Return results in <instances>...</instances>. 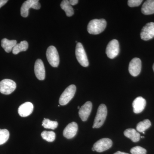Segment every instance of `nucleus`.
Wrapping results in <instances>:
<instances>
[{"mask_svg":"<svg viewBox=\"0 0 154 154\" xmlns=\"http://www.w3.org/2000/svg\"><path fill=\"white\" fill-rule=\"evenodd\" d=\"M107 25V22L104 19H94L89 22L88 31L90 34L97 35L103 32Z\"/></svg>","mask_w":154,"mask_h":154,"instance_id":"1","label":"nucleus"},{"mask_svg":"<svg viewBox=\"0 0 154 154\" xmlns=\"http://www.w3.org/2000/svg\"><path fill=\"white\" fill-rule=\"evenodd\" d=\"M107 108L106 105L101 104L97 110V114L94 120L93 128H98L103 125L107 115Z\"/></svg>","mask_w":154,"mask_h":154,"instance_id":"2","label":"nucleus"},{"mask_svg":"<svg viewBox=\"0 0 154 154\" xmlns=\"http://www.w3.org/2000/svg\"><path fill=\"white\" fill-rule=\"evenodd\" d=\"M76 88L75 85L69 86L64 91L59 99V104L61 105H65L73 98L75 94Z\"/></svg>","mask_w":154,"mask_h":154,"instance_id":"3","label":"nucleus"},{"mask_svg":"<svg viewBox=\"0 0 154 154\" xmlns=\"http://www.w3.org/2000/svg\"><path fill=\"white\" fill-rule=\"evenodd\" d=\"M46 55L50 64L54 67H57L59 64L60 58L56 48L54 46H49L47 48Z\"/></svg>","mask_w":154,"mask_h":154,"instance_id":"4","label":"nucleus"},{"mask_svg":"<svg viewBox=\"0 0 154 154\" xmlns=\"http://www.w3.org/2000/svg\"><path fill=\"white\" fill-rule=\"evenodd\" d=\"M76 57L79 63L83 67H88L89 66V61L85 51L82 44L78 42L76 46Z\"/></svg>","mask_w":154,"mask_h":154,"instance_id":"5","label":"nucleus"},{"mask_svg":"<svg viewBox=\"0 0 154 154\" xmlns=\"http://www.w3.org/2000/svg\"><path fill=\"white\" fill-rule=\"evenodd\" d=\"M38 0H27L22 4L21 8V14L22 17H28L29 14V10L30 8L39 10L41 8V5L38 2Z\"/></svg>","mask_w":154,"mask_h":154,"instance_id":"6","label":"nucleus"},{"mask_svg":"<svg viewBox=\"0 0 154 154\" xmlns=\"http://www.w3.org/2000/svg\"><path fill=\"white\" fill-rule=\"evenodd\" d=\"M17 88L16 83L13 80L5 79L0 82V92L5 95L12 94Z\"/></svg>","mask_w":154,"mask_h":154,"instance_id":"7","label":"nucleus"},{"mask_svg":"<svg viewBox=\"0 0 154 154\" xmlns=\"http://www.w3.org/2000/svg\"><path fill=\"white\" fill-rule=\"evenodd\" d=\"M119 52V45L118 40L113 39L107 45L106 53L109 58L113 59L118 55Z\"/></svg>","mask_w":154,"mask_h":154,"instance_id":"8","label":"nucleus"},{"mask_svg":"<svg viewBox=\"0 0 154 154\" xmlns=\"http://www.w3.org/2000/svg\"><path fill=\"white\" fill-rule=\"evenodd\" d=\"M113 145V142L109 138H102L97 141L94 145V148L98 152H102L110 148Z\"/></svg>","mask_w":154,"mask_h":154,"instance_id":"9","label":"nucleus"},{"mask_svg":"<svg viewBox=\"0 0 154 154\" xmlns=\"http://www.w3.org/2000/svg\"><path fill=\"white\" fill-rule=\"evenodd\" d=\"M140 37L145 41L154 37V22H149L144 26L141 31Z\"/></svg>","mask_w":154,"mask_h":154,"instance_id":"10","label":"nucleus"},{"mask_svg":"<svg viewBox=\"0 0 154 154\" xmlns=\"http://www.w3.org/2000/svg\"><path fill=\"white\" fill-rule=\"evenodd\" d=\"M141 61L139 58H134L131 61L128 67L130 74L134 77H136L140 73L141 70Z\"/></svg>","mask_w":154,"mask_h":154,"instance_id":"11","label":"nucleus"},{"mask_svg":"<svg viewBox=\"0 0 154 154\" xmlns=\"http://www.w3.org/2000/svg\"><path fill=\"white\" fill-rule=\"evenodd\" d=\"M92 102L88 101L80 107L79 112V115L83 121L85 122L88 120L92 111Z\"/></svg>","mask_w":154,"mask_h":154,"instance_id":"12","label":"nucleus"},{"mask_svg":"<svg viewBox=\"0 0 154 154\" xmlns=\"http://www.w3.org/2000/svg\"><path fill=\"white\" fill-rule=\"evenodd\" d=\"M34 72L36 78L38 80H43L45 79V69L42 61L37 59L34 65Z\"/></svg>","mask_w":154,"mask_h":154,"instance_id":"13","label":"nucleus"},{"mask_svg":"<svg viewBox=\"0 0 154 154\" xmlns=\"http://www.w3.org/2000/svg\"><path fill=\"white\" fill-rule=\"evenodd\" d=\"M78 130V125L75 122H72L68 125L64 129L63 135L67 139H71L76 134Z\"/></svg>","mask_w":154,"mask_h":154,"instance_id":"14","label":"nucleus"},{"mask_svg":"<svg viewBox=\"0 0 154 154\" xmlns=\"http://www.w3.org/2000/svg\"><path fill=\"white\" fill-rule=\"evenodd\" d=\"M33 110V105L31 102H27L20 105L18 109L19 115L22 117H27L31 114Z\"/></svg>","mask_w":154,"mask_h":154,"instance_id":"15","label":"nucleus"},{"mask_svg":"<svg viewBox=\"0 0 154 154\" xmlns=\"http://www.w3.org/2000/svg\"><path fill=\"white\" fill-rule=\"evenodd\" d=\"M146 105L145 99L142 97H138L134 99L132 103L134 112L135 113H139L142 112Z\"/></svg>","mask_w":154,"mask_h":154,"instance_id":"16","label":"nucleus"},{"mask_svg":"<svg viewBox=\"0 0 154 154\" xmlns=\"http://www.w3.org/2000/svg\"><path fill=\"white\" fill-rule=\"evenodd\" d=\"M143 14L146 15L154 14V0L146 1L141 8Z\"/></svg>","mask_w":154,"mask_h":154,"instance_id":"17","label":"nucleus"},{"mask_svg":"<svg viewBox=\"0 0 154 154\" xmlns=\"http://www.w3.org/2000/svg\"><path fill=\"white\" fill-rule=\"evenodd\" d=\"M124 135L131 140L133 142H137L140 140V135L138 132L134 128H128L125 131Z\"/></svg>","mask_w":154,"mask_h":154,"instance_id":"18","label":"nucleus"},{"mask_svg":"<svg viewBox=\"0 0 154 154\" xmlns=\"http://www.w3.org/2000/svg\"><path fill=\"white\" fill-rule=\"evenodd\" d=\"M17 44V41L16 40H10L6 38L2 39L1 42L2 47L7 53L11 52Z\"/></svg>","mask_w":154,"mask_h":154,"instance_id":"19","label":"nucleus"},{"mask_svg":"<svg viewBox=\"0 0 154 154\" xmlns=\"http://www.w3.org/2000/svg\"><path fill=\"white\" fill-rule=\"evenodd\" d=\"M60 7L66 14L68 17H70L73 15L74 11L69 2L68 0H63L60 4Z\"/></svg>","mask_w":154,"mask_h":154,"instance_id":"20","label":"nucleus"},{"mask_svg":"<svg viewBox=\"0 0 154 154\" xmlns=\"http://www.w3.org/2000/svg\"><path fill=\"white\" fill-rule=\"evenodd\" d=\"M28 48V43L26 41L21 42L20 43L17 44L13 48V53L14 54H17L19 52L25 51L27 50Z\"/></svg>","mask_w":154,"mask_h":154,"instance_id":"21","label":"nucleus"},{"mask_svg":"<svg viewBox=\"0 0 154 154\" xmlns=\"http://www.w3.org/2000/svg\"><path fill=\"white\" fill-rule=\"evenodd\" d=\"M151 125V123L149 119H145L143 121L140 122L137 126V130L138 132H143Z\"/></svg>","mask_w":154,"mask_h":154,"instance_id":"22","label":"nucleus"},{"mask_svg":"<svg viewBox=\"0 0 154 154\" xmlns=\"http://www.w3.org/2000/svg\"><path fill=\"white\" fill-rule=\"evenodd\" d=\"M42 125L44 128L54 130L57 128L58 122L56 121H51L48 119L44 118L42 122Z\"/></svg>","mask_w":154,"mask_h":154,"instance_id":"23","label":"nucleus"},{"mask_svg":"<svg viewBox=\"0 0 154 154\" xmlns=\"http://www.w3.org/2000/svg\"><path fill=\"white\" fill-rule=\"evenodd\" d=\"M41 136L45 140L52 142L55 140V134L53 131H44L42 133Z\"/></svg>","mask_w":154,"mask_h":154,"instance_id":"24","label":"nucleus"},{"mask_svg":"<svg viewBox=\"0 0 154 154\" xmlns=\"http://www.w3.org/2000/svg\"><path fill=\"white\" fill-rule=\"evenodd\" d=\"M10 137V133L6 129H0V145L7 142Z\"/></svg>","mask_w":154,"mask_h":154,"instance_id":"25","label":"nucleus"},{"mask_svg":"<svg viewBox=\"0 0 154 154\" xmlns=\"http://www.w3.org/2000/svg\"><path fill=\"white\" fill-rule=\"evenodd\" d=\"M131 153L132 154H146V150L142 147L137 146L131 149Z\"/></svg>","mask_w":154,"mask_h":154,"instance_id":"26","label":"nucleus"},{"mask_svg":"<svg viewBox=\"0 0 154 154\" xmlns=\"http://www.w3.org/2000/svg\"><path fill=\"white\" fill-rule=\"evenodd\" d=\"M142 2V0H128V5L131 8L138 7L140 5Z\"/></svg>","mask_w":154,"mask_h":154,"instance_id":"27","label":"nucleus"},{"mask_svg":"<svg viewBox=\"0 0 154 154\" xmlns=\"http://www.w3.org/2000/svg\"><path fill=\"white\" fill-rule=\"evenodd\" d=\"M70 4L72 6L75 5L79 3V1L78 0H70L69 1Z\"/></svg>","mask_w":154,"mask_h":154,"instance_id":"28","label":"nucleus"},{"mask_svg":"<svg viewBox=\"0 0 154 154\" xmlns=\"http://www.w3.org/2000/svg\"><path fill=\"white\" fill-rule=\"evenodd\" d=\"M8 0H0V8L8 2Z\"/></svg>","mask_w":154,"mask_h":154,"instance_id":"29","label":"nucleus"},{"mask_svg":"<svg viewBox=\"0 0 154 154\" xmlns=\"http://www.w3.org/2000/svg\"><path fill=\"white\" fill-rule=\"evenodd\" d=\"M114 154H129L128 153H127L124 152H121L120 151H118L116 152Z\"/></svg>","mask_w":154,"mask_h":154,"instance_id":"30","label":"nucleus"},{"mask_svg":"<svg viewBox=\"0 0 154 154\" xmlns=\"http://www.w3.org/2000/svg\"><path fill=\"white\" fill-rule=\"evenodd\" d=\"M92 150L93 151H95V149L94 148V147L92 148Z\"/></svg>","mask_w":154,"mask_h":154,"instance_id":"31","label":"nucleus"},{"mask_svg":"<svg viewBox=\"0 0 154 154\" xmlns=\"http://www.w3.org/2000/svg\"><path fill=\"white\" fill-rule=\"evenodd\" d=\"M153 69L154 72V63L153 65Z\"/></svg>","mask_w":154,"mask_h":154,"instance_id":"32","label":"nucleus"},{"mask_svg":"<svg viewBox=\"0 0 154 154\" xmlns=\"http://www.w3.org/2000/svg\"><path fill=\"white\" fill-rule=\"evenodd\" d=\"M80 107H79V106H78V109H80Z\"/></svg>","mask_w":154,"mask_h":154,"instance_id":"33","label":"nucleus"},{"mask_svg":"<svg viewBox=\"0 0 154 154\" xmlns=\"http://www.w3.org/2000/svg\"><path fill=\"white\" fill-rule=\"evenodd\" d=\"M141 138H144V137L140 136Z\"/></svg>","mask_w":154,"mask_h":154,"instance_id":"34","label":"nucleus"},{"mask_svg":"<svg viewBox=\"0 0 154 154\" xmlns=\"http://www.w3.org/2000/svg\"><path fill=\"white\" fill-rule=\"evenodd\" d=\"M145 133L144 132H143V134H144Z\"/></svg>","mask_w":154,"mask_h":154,"instance_id":"35","label":"nucleus"}]
</instances>
